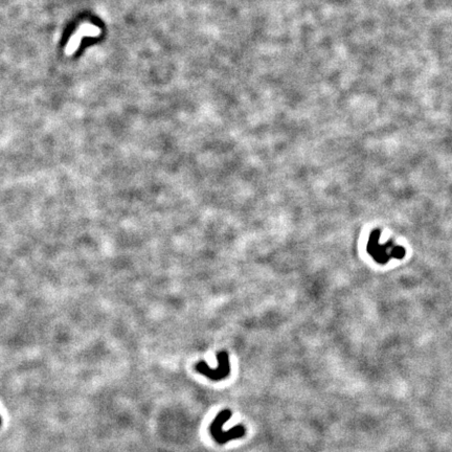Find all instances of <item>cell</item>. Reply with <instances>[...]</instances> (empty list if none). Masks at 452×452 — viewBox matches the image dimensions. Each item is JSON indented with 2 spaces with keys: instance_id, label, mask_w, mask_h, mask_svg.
<instances>
[{
  "instance_id": "cell-3",
  "label": "cell",
  "mask_w": 452,
  "mask_h": 452,
  "mask_svg": "<svg viewBox=\"0 0 452 452\" xmlns=\"http://www.w3.org/2000/svg\"><path fill=\"white\" fill-rule=\"evenodd\" d=\"M100 34H101V29L98 26L90 24V23L82 24L79 27V29L76 31L75 35L70 38L68 44L65 47V54L67 56H71L75 54V52L78 50L83 38L97 37Z\"/></svg>"
},
{
  "instance_id": "cell-1",
  "label": "cell",
  "mask_w": 452,
  "mask_h": 452,
  "mask_svg": "<svg viewBox=\"0 0 452 452\" xmlns=\"http://www.w3.org/2000/svg\"><path fill=\"white\" fill-rule=\"evenodd\" d=\"M230 417H231L230 409H228V408L223 409L221 413L218 414V416L215 419V421L213 422L211 427H209L213 438L219 444H225L230 440L243 438L246 434V429L243 425H238L234 428H231L230 430H228V432H223L222 430L223 424L228 421Z\"/></svg>"
},
{
  "instance_id": "cell-2",
  "label": "cell",
  "mask_w": 452,
  "mask_h": 452,
  "mask_svg": "<svg viewBox=\"0 0 452 452\" xmlns=\"http://www.w3.org/2000/svg\"><path fill=\"white\" fill-rule=\"evenodd\" d=\"M217 360L219 366L217 369H211L205 362H199L196 365V370L208 377L209 379L213 381L223 380L229 376L230 373V365H229V358L228 354L225 351H222L217 354Z\"/></svg>"
}]
</instances>
